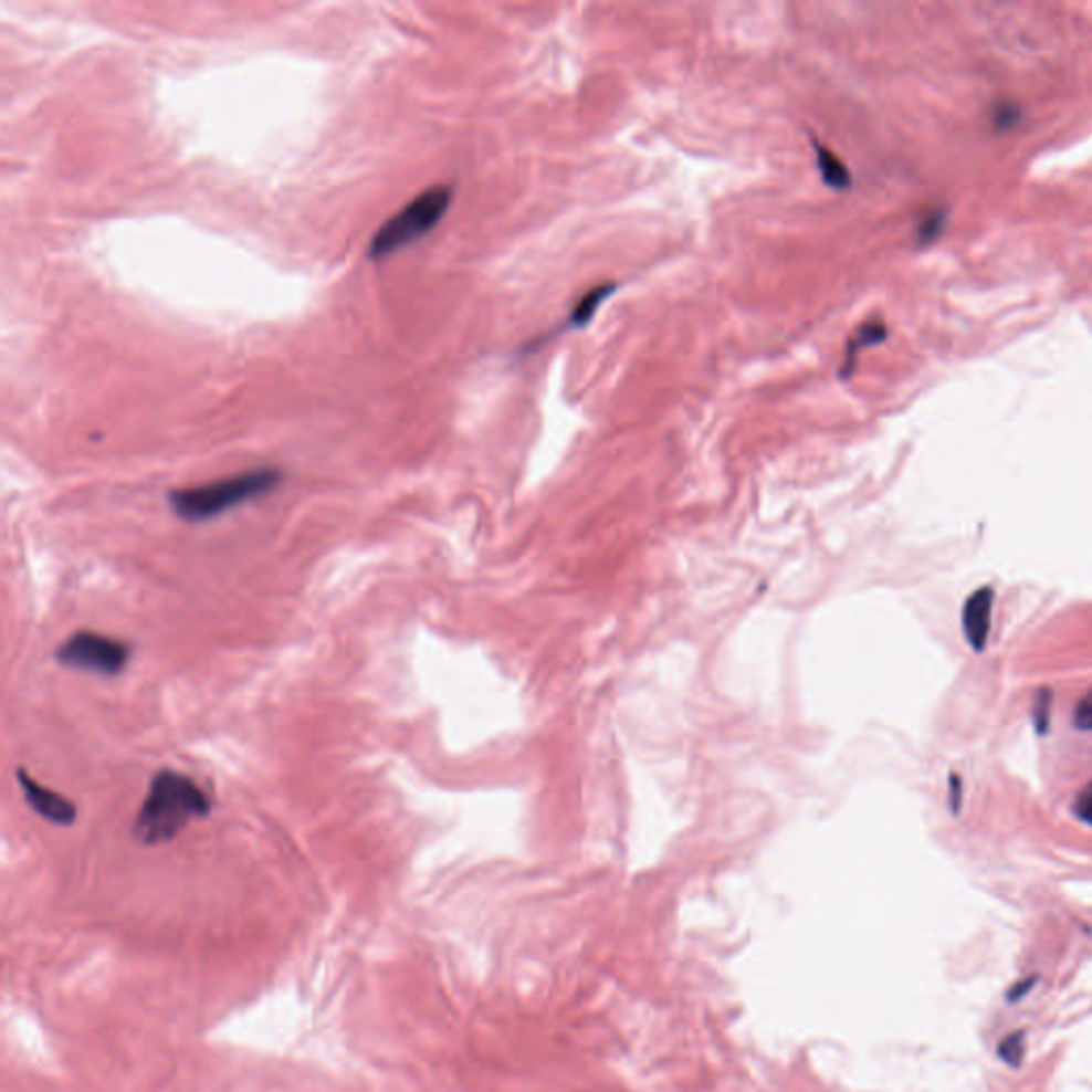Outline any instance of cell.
<instances>
[{"label":"cell","instance_id":"cell-1","mask_svg":"<svg viewBox=\"0 0 1092 1092\" xmlns=\"http://www.w3.org/2000/svg\"><path fill=\"white\" fill-rule=\"evenodd\" d=\"M212 811V798L195 779L176 770L156 773L148 796L133 823L141 846H160L176 839L195 819Z\"/></svg>","mask_w":1092,"mask_h":1092},{"label":"cell","instance_id":"cell-2","mask_svg":"<svg viewBox=\"0 0 1092 1092\" xmlns=\"http://www.w3.org/2000/svg\"><path fill=\"white\" fill-rule=\"evenodd\" d=\"M280 483H282L280 470L273 468L252 470L213 481L208 485L174 489L169 493V506L176 516H180L186 523H203L224 515L227 511L242 506L254 497H263L272 493Z\"/></svg>","mask_w":1092,"mask_h":1092},{"label":"cell","instance_id":"cell-3","mask_svg":"<svg viewBox=\"0 0 1092 1092\" xmlns=\"http://www.w3.org/2000/svg\"><path fill=\"white\" fill-rule=\"evenodd\" d=\"M451 201H453L451 186H433L421 192L414 201H410L401 212L389 218L376 231L367 248V256L371 261H380L397 252L399 248L417 242L440 222V218L449 210Z\"/></svg>","mask_w":1092,"mask_h":1092},{"label":"cell","instance_id":"cell-4","mask_svg":"<svg viewBox=\"0 0 1092 1092\" xmlns=\"http://www.w3.org/2000/svg\"><path fill=\"white\" fill-rule=\"evenodd\" d=\"M130 647L118 638L82 630L66 638L56 651L62 666L86 670L101 676H118L130 660Z\"/></svg>","mask_w":1092,"mask_h":1092},{"label":"cell","instance_id":"cell-5","mask_svg":"<svg viewBox=\"0 0 1092 1092\" xmlns=\"http://www.w3.org/2000/svg\"><path fill=\"white\" fill-rule=\"evenodd\" d=\"M15 777H18L20 788L24 791L29 807L36 816H41L52 823H59V826H71L75 821L77 809L69 798H64L59 791L45 788L39 781H34V777H31L24 768H20L15 773Z\"/></svg>","mask_w":1092,"mask_h":1092},{"label":"cell","instance_id":"cell-6","mask_svg":"<svg viewBox=\"0 0 1092 1092\" xmlns=\"http://www.w3.org/2000/svg\"><path fill=\"white\" fill-rule=\"evenodd\" d=\"M993 607H995V589L984 585L973 591L963 607V632L973 651L981 653L988 644L990 626H993Z\"/></svg>","mask_w":1092,"mask_h":1092},{"label":"cell","instance_id":"cell-7","mask_svg":"<svg viewBox=\"0 0 1092 1092\" xmlns=\"http://www.w3.org/2000/svg\"><path fill=\"white\" fill-rule=\"evenodd\" d=\"M816 154H818L819 174L821 180L837 188V190H848L851 186V174L848 165L826 146H819L816 141Z\"/></svg>","mask_w":1092,"mask_h":1092},{"label":"cell","instance_id":"cell-8","mask_svg":"<svg viewBox=\"0 0 1092 1092\" xmlns=\"http://www.w3.org/2000/svg\"><path fill=\"white\" fill-rule=\"evenodd\" d=\"M888 335V329L883 323H867L858 329V334L851 337L848 342V353H846V367L841 371V378H850L851 369L855 365V357L862 348H869V346H875L885 339Z\"/></svg>","mask_w":1092,"mask_h":1092},{"label":"cell","instance_id":"cell-9","mask_svg":"<svg viewBox=\"0 0 1092 1092\" xmlns=\"http://www.w3.org/2000/svg\"><path fill=\"white\" fill-rule=\"evenodd\" d=\"M615 288H617V284H600V286L587 291L582 295V300L578 302L577 307H575V312L570 314V321L568 323L575 325V327H585L596 316V312H598V307L602 305V302L615 293Z\"/></svg>","mask_w":1092,"mask_h":1092},{"label":"cell","instance_id":"cell-10","mask_svg":"<svg viewBox=\"0 0 1092 1092\" xmlns=\"http://www.w3.org/2000/svg\"><path fill=\"white\" fill-rule=\"evenodd\" d=\"M1050 706H1052L1050 690H1039L1035 706H1032V715H1035V726L1041 734L1048 732V726H1050Z\"/></svg>","mask_w":1092,"mask_h":1092},{"label":"cell","instance_id":"cell-11","mask_svg":"<svg viewBox=\"0 0 1092 1092\" xmlns=\"http://www.w3.org/2000/svg\"><path fill=\"white\" fill-rule=\"evenodd\" d=\"M999 1054H1001L1002 1061L1018 1064V1061H1020V1059H1022V1054H1025L1022 1032H1014L1011 1037L1002 1039L1001 1048H999Z\"/></svg>","mask_w":1092,"mask_h":1092},{"label":"cell","instance_id":"cell-12","mask_svg":"<svg viewBox=\"0 0 1092 1092\" xmlns=\"http://www.w3.org/2000/svg\"><path fill=\"white\" fill-rule=\"evenodd\" d=\"M1073 813L1082 819L1084 823L1092 826V784H1089L1086 788L1078 794L1075 805H1073Z\"/></svg>","mask_w":1092,"mask_h":1092},{"label":"cell","instance_id":"cell-13","mask_svg":"<svg viewBox=\"0 0 1092 1092\" xmlns=\"http://www.w3.org/2000/svg\"><path fill=\"white\" fill-rule=\"evenodd\" d=\"M1073 724H1075V728L1092 729V690L1078 702L1075 713H1073Z\"/></svg>","mask_w":1092,"mask_h":1092},{"label":"cell","instance_id":"cell-14","mask_svg":"<svg viewBox=\"0 0 1092 1092\" xmlns=\"http://www.w3.org/2000/svg\"><path fill=\"white\" fill-rule=\"evenodd\" d=\"M960 800H963V781L958 775H952L949 777V807L954 813H958Z\"/></svg>","mask_w":1092,"mask_h":1092},{"label":"cell","instance_id":"cell-15","mask_svg":"<svg viewBox=\"0 0 1092 1092\" xmlns=\"http://www.w3.org/2000/svg\"><path fill=\"white\" fill-rule=\"evenodd\" d=\"M941 220H943L941 213H933L931 218H926L922 222V227H920V238L922 240H933L939 233Z\"/></svg>","mask_w":1092,"mask_h":1092}]
</instances>
